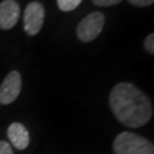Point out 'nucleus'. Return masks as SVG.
I'll return each mask as SVG.
<instances>
[{"instance_id":"obj_1","label":"nucleus","mask_w":154,"mask_h":154,"mask_svg":"<svg viewBox=\"0 0 154 154\" xmlns=\"http://www.w3.org/2000/svg\"><path fill=\"white\" fill-rule=\"evenodd\" d=\"M109 104L116 120L128 128H140L153 116V105L146 94L131 82H119L109 96Z\"/></svg>"},{"instance_id":"obj_2","label":"nucleus","mask_w":154,"mask_h":154,"mask_svg":"<svg viewBox=\"0 0 154 154\" xmlns=\"http://www.w3.org/2000/svg\"><path fill=\"white\" fill-rule=\"evenodd\" d=\"M114 154H154L153 143L131 131L118 134L112 144Z\"/></svg>"},{"instance_id":"obj_3","label":"nucleus","mask_w":154,"mask_h":154,"mask_svg":"<svg viewBox=\"0 0 154 154\" xmlns=\"http://www.w3.org/2000/svg\"><path fill=\"white\" fill-rule=\"evenodd\" d=\"M105 16L100 11H93L85 16L77 26V37L82 42L94 41L103 31Z\"/></svg>"},{"instance_id":"obj_4","label":"nucleus","mask_w":154,"mask_h":154,"mask_svg":"<svg viewBox=\"0 0 154 154\" xmlns=\"http://www.w3.org/2000/svg\"><path fill=\"white\" fill-rule=\"evenodd\" d=\"M45 8L42 4L38 1H32L28 4L23 14V26L24 31L29 35L38 34L44 26L45 22Z\"/></svg>"},{"instance_id":"obj_5","label":"nucleus","mask_w":154,"mask_h":154,"mask_svg":"<svg viewBox=\"0 0 154 154\" xmlns=\"http://www.w3.org/2000/svg\"><path fill=\"white\" fill-rule=\"evenodd\" d=\"M22 90V77L18 71H11L0 85V104L8 105L15 102Z\"/></svg>"},{"instance_id":"obj_6","label":"nucleus","mask_w":154,"mask_h":154,"mask_svg":"<svg viewBox=\"0 0 154 154\" xmlns=\"http://www.w3.org/2000/svg\"><path fill=\"white\" fill-rule=\"evenodd\" d=\"M21 17V7L16 0H4L0 2V29L11 30Z\"/></svg>"},{"instance_id":"obj_7","label":"nucleus","mask_w":154,"mask_h":154,"mask_svg":"<svg viewBox=\"0 0 154 154\" xmlns=\"http://www.w3.org/2000/svg\"><path fill=\"white\" fill-rule=\"evenodd\" d=\"M7 137L15 149H25L30 144V134L26 127L21 122H13L7 129Z\"/></svg>"},{"instance_id":"obj_8","label":"nucleus","mask_w":154,"mask_h":154,"mask_svg":"<svg viewBox=\"0 0 154 154\" xmlns=\"http://www.w3.org/2000/svg\"><path fill=\"white\" fill-rule=\"evenodd\" d=\"M56 2L62 11L67 13V11H74L77 7H79L82 0H56Z\"/></svg>"},{"instance_id":"obj_9","label":"nucleus","mask_w":154,"mask_h":154,"mask_svg":"<svg viewBox=\"0 0 154 154\" xmlns=\"http://www.w3.org/2000/svg\"><path fill=\"white\" fill-rule=\"evenodd\" d=\"M144 48L145 50L153 55L154 54V34L153 33H149V35L145 38V41H144Z\"/></svg>"},{"instance_id":"obj_10","label":"nucleus","mask_w":154,"mask_h":154,"mask_svg":"<svg viewBox=\"0 0 154 154\" xmlns=\"http://www.w3.org/2000/svg\"><path fill=\"white\" fill-rule=\"evenodd\" d=\"M93 4L99 7H110V6H114L120 4L122 0H91Z\"/></svg>"},{"instance_id":"obj_11","label":"nucleus","mask_w":154,"mask_h":154,"mask_svg":"<svg viewBox=\"0 0 154 154\" xmlns=\"http://www.w3.org/2000/svg\"><path fill=\"white\" fill-rule=\"evenodd\" d=\"M0 154H14L13 147L8 142L0 140Z\"/></svg>"},{"instance_id":"obj_12","label":"nucleus","mask_w":154,"mask_h":154,"mask_svg":"<svg viewBox=\"0 0 154 154\" xmlns=\"http://www.w3.org/2000/svg\"><path fill=\"white\" fill-rule=\"evenodd\" d=\"M128 2L136 7H149L153 5L154 0H128Z\"/></svg>"}]
</instances>
